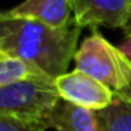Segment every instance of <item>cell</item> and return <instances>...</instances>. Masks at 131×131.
<instances>
[{
    "label": "cell",
    "mask_w": 131,
    "mask_h": 131,
    "mask_svg": "<svg viewBox=\"0 0 131 131\" xmlns=\"http://www.w3.org/2000/svg\"><path fill=\"white\" fill-rule=\"evenodd\" d=\"M54 83L61 99L96 113L107 108L114 102L111 89L76 69L55 78Z\"/></svg>",
    "instance_id": "cell-4"
},
{
    "label": "cell",
    "mask_w": 131,
    "mask_h": 131,
    "mask_svg": "<svg viewBox=\"0 0 131 131\" xmlns=\"http://www.w3.org/2000/svg\"><path fill=\"white\" fill-rule=\"evenodd\" d=\"M59 99L51 78L0 86V116L42 121Z\"/></svg>",
    "instance_id": "cell-3"
},
{
    "label": "cell",
    "mask_w": 131,
    "mask_h": 131,
    "mask_svg": "<svg viewBox=\"0 0 131 131\" xmlns=\"http://www.w3.org/2000/svg\"><path fill=\"white\" fill-rule=\"evenodd\" d=\"M72 9L69 0H24L10 10L0 12V18H27L35 20L52 28L69 26Z\"/></svg>",
    "instance_id": "cell-6"
},
{
    "label": "cell",
    "mask_w": 131,
    "mask_h": 131,
    "mask_svg": "<svg viewBox=\"0 0 131 131\" xmlns=\"http://www.w3.org/2000/svg\"><path fill=\"white\" fill-rule=\"evenodd\" d=\"M42 78L49 76H47L34 65H30L23 59L9 55L0 48V86L31 79H42Z\"/></svg>",
    "instance_id": "cell-8"
},
{
    "label": "cell",
    "mask_w": 131,
    "mask_h": 131,
    "mask_svg": "<svg viewBox=\"0 0 131 131\" xmlns=\"http://www.w3.org/2000/svg\"><path fill=\"white\" fill-rule=\"evenodd\" d=\"M125 34H131V23H130V26L125 28Z\"/></svg>",
    "instance_id": "cell-13"
},
{
    "label": "cell",
    "mask_w": 131,
    "mask_h": 131,
    "mask_svg": "<svg viewBox=\"0 0 131 131\" xmlns=\"http://www.w3.org/2000/svg\"><path fill=\"white\" fill-rule=\"evenodd\" d=\"M80 30L73 21L52 28L35 20L0 18V48L55 79L68 71Z\"/></svg>",
    "instance_id": "cell-1"
},
{
    "label": "cell",
    "mask_w": 131,
    "mask_h": 131,
    "mask_svg": "<svg viewBox=\"0 0 131 131\" xmlns=\"http://www.w3.org/2000/svg\"><path fill=\"white\" fill-rule=\"evenodd\" d=\"M73 61L76 71L94 78L114 93L123 90L131 80V61L97 30L85 38Z\"/></svg>",
    "instance_id": "cell-2"
},
{
    "label": "cell",
    "mask_w": 131,
    "mask_h": 131,
    "mask_svg": "<svg viewBox=\"0 0 131 131\" xmlns=\"http://www.w3.org/2000/svg\"><path fill=\"white\" fill-rule=\"evenodd\" d=\"M125 35H127V40H125V42L120 47V49H121L123 54L131 61V34H125Z\"/></svg>",
    "instance_id": "cell-12"
},
{
    "label": "cell",
    "mask_w": 131,
    "mask_h": 131,
    "mask_svg": "<svg viewBox=\"0 0 131 131\" xmlns=\"http://www.w3.org/2000/svg\"><path fill=\"white\" fill-rule=\"evenodd\" d=\"M72 20L79 28L125 30L131 23V0H69Z\"/></svg>",
    "instance_id": "cell-5"
},
{
    "label": "cell",
    "mask_w": 131,
    "mask_h": 131,
    "mask_svg": "<svg viewBox=\"0 0 131 131\" xmlns=\"http://www.w3.org/2000/svg\"><path fill=\"white\" fill-rule=\"evenodd\" d=\"M103 131H131V102L114 97L107 108L97 111Z\"/></svg>",
    "instance_id": "cell-9"
},
{
    "label": "cell",
    "mask_w": 131,
    "mask_h": 131,
    "mask_svg": "<svg viewBox=\"0 0 131 131\" xmlns=\"http://www.w3.org/2000/svg\"><path fill=\"white\" fill-rule=\"evenodd\" d=\"M42 123L57 131H103L97 113L59 99Z\"/></svg>",
    "instance_id": "cell-7"
},
{
    "label": "cell",
    "mask_w": 131,
    "mask_h": 131,
    "mask_svg": "<svg viewBox=\"0 0 131 131\" xmlns=\"http://www.w3.org/2000/svg\"><path fill=\"white\" fill-rule=\"evenodd\" d=\"M114 97H118V99L131 102V80H130V83H128V85L123 89V90L116 92V93H114Z\"/></svg>",
    "instance_id": "cell-11"
},
{
    "label": "cell",
    "mask_w": 131,
    "mask_h": 131,
    "mask_svg": "<svg viewBox=\"0 0 131 131\" xmlns=\"http://www.w3.org/2000/svg\"><path fill=\"white\" fill-rule=\"evenodd\" d=\"M0 131H47V127L42 121L0 116Z\"/></svg>",
    "instance_id": "cell-10"
}]
</instances>
